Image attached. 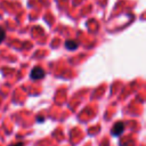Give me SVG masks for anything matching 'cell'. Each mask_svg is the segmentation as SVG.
Masks as SVG:
<instances>
[{"label":"cell","instance_id":"obj_2","mask_svg":"<svg viewBox=\"0 0 146 146\" xmlns=\"http://www.w3.org/2000/svg\"><path fill=\"white\" fill-rule=\"evenodd\" d=\"M123 130H124V123L121 122V121L116 122L112 128V135L113 136H119V135H121L123 132Z\"/></svg>","mask_w":146,"mask_h":146},{"label":"cell","instance_id":"obj_1","mask_svg":"<svg viewBox=\"0 0 146 146\" xmlns=\"http://www.w3.org/2000/svg\"><path fill=\"white\" fill-rule=\"evenodd\" d=\"M30 76H31V79H33V80H40V79H42V78L44 76V71H43L42 67L35 66V67L32 68Z\"/></svg>","mask_w":146,"mask_h":146},{"label":"cell","instance_id":"obj_4","mask_svg":"<svg viewBox=\"0 0 146 146\" xmlns=\"http://www.w3.org/2000/svg\"><path fill=\"white\" fill-rule=\"evenodd\" d=\"M5 38H6V31L2 27H0V42H2Z\"/></svg>","mask_w":146,"mask_h":146},{"label":"cell","instance_id":"obj_5","mask_svg":"<svg viewBox=\"0 0 146 146\" xmlns=\"http://www.w3.org/2000/svg\"><path fill=\"white\" fill-rule=\"evenodd\" d=\"M10 146H24V144L23 143H15V144H13Z\"/></svg>","mask_w":146,"mask_h":146},{"label":"cell","instance_id":"obj_3","mask_svg":"<svg viewBox=\"0 0 146 146\" xmlns=\"http://www.w3.org/2000/svg\"><path fill=\"white\" fill-rule=\"evenodd\" d=\"M78 46H79V42L76 40H67L65 42V47L68 50H74V49L78 48Z\"/></svg>","mask_w":146,"mask_h":146}]
</instances>
